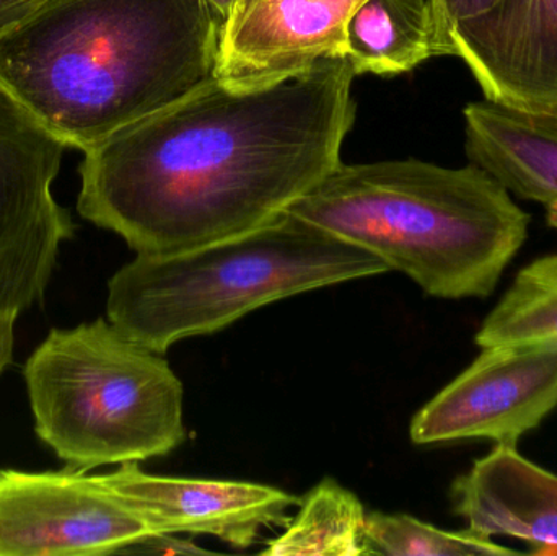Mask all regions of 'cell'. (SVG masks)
I'll use <instances>...</instances> for the list:
<instances>
[{"instance_id": "cell-12", "label": "cell", "mask_w": 557, "mask_h": 556, "mask_svg": "<svg viewBox=\"0 0 557 556\" xmlns=\"http://www.w3.org/2000/svg\"><path fill=\"white\" fill-rule=\"evenodd\" d=\"M451 502L478 534L520 539L536 555L557 554V475L512 444H496L458 477Z\"/></svg>"}, {"instance_id": "cell-11", "label": "cell", "mask_w": 557, "mask_h": 556, "mask_svg": "<svg viewBox=\"0 0 557 556\" xmlns=\"http://www.w3.org/2000/svg\"><path fill=\"white\" fill-rule=\"evenodd\" d=\"M486 100L557 114V0H499L448 35Z\"/></svg>"}, {"instance_id": "cell-22", "label": "cell", "mask_w": 557, "mask_h": 556, "mask_svg": "<svg viewBox=\"0 0 557 556\" xmlns=\"http://www.w3.org/2000/svg\"><path fill=\"white\" fill-rule=\"evenodd\" d=\"M206 2L211 7L212 13H214L219 26L222 28L224 23L227 22L228 16H231L237 0H206Z\"/></svg>"}, {"instance_id": "cell-21", "label": "cell", "mask_w": 557, "mask_h": 556, "mask_svg": "<svg viewBox=\"0 0 557 556\" xmlns=\"http://www.w3.org/2000/svg\"><path fill=\"white\" fill-rule=\"evenodd\" d=\"M41 0H0V33L28 15Z\"/></svg>"}, {"instance_id": "cell-2", "label": "cell", "mask_w": 557, "mask_h": 556, "mask_svg": "<svg viewBox=\"0 0 557 556\" xmlns=\"http://www.w3.org/2000/svg\"><path fill=\"white\" fill-rule=\"evenodd\" d=\"M219 32L206 0H41L0 33V87L85 152L211 81Z\"/></svg>"}, {"instance_id": "cell-5", "label": "cell", "mask_w": 557, "mask_h": 556, "mask_svg": "<svg viewBox=\"0 0 557 556\" xmlns=\"http://www.w3.org/2000/svg\"><path fill=\"white\" fill-rule=\"evenodd\" d=\"M23 378L36 434L69 469L143 462L186 440L178 375L110 320L52 329Z\"/></svg>"}, {"instance_id": "cell-4", "label": "cell", "mask_w": 557, "mask_h": 556, "mask_svg": "<svg viewBox=\"0 0 557 556\" xmlns=\"http://www.w3.org/2000/svg\"><path fill=\"white\" fill-rule=\"evenodd\" d=\"M389 271L375 255L281 212L237 237L172 255H137L108 283V320L165 355L268 304Z\"/></svg>"}, {"instance_id": "cell-14", "label": "cell", "mask_w": 557, "mask_h": 556, "mask_svg": "<svg viewBox=\"0 0 557 556\" xmlns=\"http://www.w3.org/2000/svg\"><path fill=\"white\" fill-rule=\"evenodd\" d=\"M438 55L431 0H366L350 16L346 58L356 75H396Z\"/></svg>"}, {"instance_id": "cell-15", "label": "cell", "mask_w": 557, "mask_h": 556, "mask_svg": "<svg viewBox=\"0 0 557 556\" xmlns=\"http://www.w3.org/2000/svg\"><path fill=\"white\" fill-rule=\"evenodd\" d=\"M261 555L367 556L376 552L367 535L362 503L336 480L326 479L308 493L284 534Z\"/></svg>"}, {"instance_id": "cell-9", "label": "cell", "mask_w": 557, "mask_h": 556, "mask_svg": "<svg viewBox=\"0 0 557 556\" xmlns=\"http://www.w3.org/2000/svg\"><path fill=\"white\" fill-rule=\"evenodd\" d=\"M366 0H237L219 32L214 77L255 90L346 58L350 16Z\"/></svg>"}, {"instance_id": "cell-1", "label": "cell", "mask_w": 557, "mask_h": 556, "mask_svg": "<svg viewBox=\"0 0 557 556\" xmlns=\"http://www.w3.org/2000/svg\"><path fill=\"white\" fill-rule=\"evenodd\" d=\"M354 77L347 58L255 90L212 77L85 150L78 214L137 255L255 231L339 165Z\"/></svg>"}, {"instance_id": "cell-16", "label": "cell", "mask_w": 557, "mask_h": 556, "mask_svg": "<svg viewBox=\"0 0 557 556\" xmlns=\"http://www.w3.org/2000/svg\"><path fill=\"white\" fill-rule=\"evenodd\" d=\"M557 336V254L523 268L476 335L480 348Z\"/></svg>"}, {"instance_id": "cell-10", "label": "cell", "mask_w": 557, "mask_h": 556, "mask_svg": "<svg viewBox=\"0 0 557 556\" xmlns=\"http://www.w3.org/2000/svg\"><path fill=\"white\" fill-rule=\"evenodd\" d=\"M156 535H211L247 548L264 528L287 526L300 498L274 486L231 480L175 479L144 472L137 462L100 475Z\"/></svg>"}, {"instance_id": "cell-8", "label": "cell", "mask_w": 557, "mask_h": 556, "mask_svg": "<svg viewBox=\"0 0 557 556\" xmlns=\"http://www.w3.org/2000/svg\"><path fill=\"white\" fill-rule=\"evenodd\" d=\"M150 538L100 475L0 470V556L120 554Z\"/></svg>"}, {"instance_id": "cell-3", "label": "cell", "mask_w": 557, "mask_h": 556, "mask_svg": "<svg viewBox=\"0 0 557 556\" xmlns=\"http://www.w3.org/2000/svg\"><path fill=\"white\" fill-rule=\"evenodd\" d=\"M287 211L370 251L429 296H491L530 215L480 166L341 162Z\"/></svg>"}, {"instance_id": "cell-13", "label": "cell", "mask_w": 557, "mask_h": 556, "mask_svg": "<svg viewBox=\"0 0 557 556\" xmlns=\"http://www.w3.org/2000/svg\"><path fill=\"white\" fill-rule=\"evenodd\" d=\"M467 153L504 188L546 209L557 205V114L473 101L463 111Z\"/></svg>"}, {"instance_id": "cell-6", "label": "cell", "mask_w": 557, "mask_h": 556, "mask_svg": "<svg viewBox=\"0 0 557 556\" xmlns=\"http://www.w3.org/2000/svg\"><path fill=\"white\" fill-rule=\"evenodd\" d=\"M65 150L0 87V316L18 319L45 297L62 244L74 235L52 193Z\"/></svg>"}, {"instance_id": "cell-19", "label": "cell", "mask_w": 557, "mask_h": 556, "mask_svg": "<svg viewBox=\"0 0 557 556\" xmlns=\"http://www.w3.org/2000/svg\"><path fill=\"white\" fill-rule=\"evenodd\" d=\"M139 547H146L144 551L153 552V554H209L189 542L175 541L172 535H156L144 541Z\"/></svg>"}, {"instance_id": "cell-7", "label": "cell", "mask_w": 557, "mask_h": 556, "mask_svg": "<svg viewBox=\"0 0 557 556\" xmlns=\"http://www.w3.org/2000/svg\"><path fill=\"white\" fill-rule=\"evenodd\" d=\"M557 407V336L486 346L411 421L418 446L512 444Z\"/></svg>"}, {"instance_id": "cell-17", "label": "cell", "mask_w": 557, "mask_h": 556, "mask_svg": "<svg viewBox=\"0 0 557 556\" xmlns=\"http://www.w3.org/2000/svg\"><path fill=\"white\" fill-rule=\"evenodd\" d=\"M367 535L376 555L392 556H506L519 551L496 544L487 535L444 531L408 515H367Z\"/></svg>"}, {"instance_id": "cell-18", "label": "cell", "mask_w": 557, "mask_h": 556, "mask_svg": "<svg viewBox=\"0 0 557 556\" xmlns=\"http://www.w3.org/2000/svg\"><path fill=\"white\" fill-rule=\"evenodd\" d=\"M499 0H431L437 23L438 55H450L448 35L457 23L490 12Z\"/></svg>"}, {"instance_id": "cell-20", "label": "cell", "mask_w": 557, "mask_h": 556, "mask_svg": "<svg viewBox=\"0 0 557 556\" xmlns=\"http://www.w3.org/2000/svg\"><path fill=\"white\" fill-rule=\"evenodd\" d=\"M15 317L0 316V378L9 368L15 349Z\"/></svg>"}]
</instances>
